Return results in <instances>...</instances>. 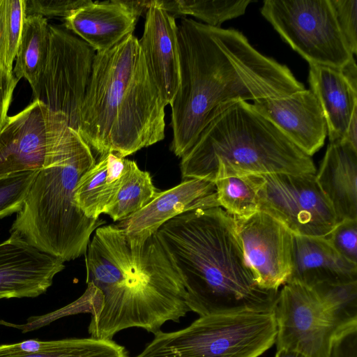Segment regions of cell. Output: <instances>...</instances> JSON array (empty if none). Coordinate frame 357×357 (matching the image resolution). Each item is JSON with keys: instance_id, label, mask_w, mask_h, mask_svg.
<instances>
[{"instance_id": "44dd1931", "label": "cell", "mask_w": 357, "mask_h": 357, "mask_svg": "<svg viewBox=\"0 0 357 357\" xmlns=\"http://www.w3.org/2000/svg\"><path fill=\"white\" fill-rule=\"evenodd\" d=\"M315 176L337 222L357 220V148L329 142Z\"/></svg>"}, {"instance_id": "ffe728a7", "label": "cell", "mask_w": 357, "mask_h": 357, "mask_svg": "<svg viewBox=\"0 0 357 357\" xmlns=\"http://www.w3.org/2000/svg\"><path fill=\"white\" fill-rule=\"evenodd\" d=\"M308 82L323 111L329 142H343L357 114V84L342 69L319 65H310Z\"/></svg>"}, {"instance_id": "e0dca14e", "label": "cell", "mask_w": 357, "mask_h": 357, "mask_svg": "<svg viewBox=\"0 0 357 357\" xmlns=\"http://www.w3.org/2000/svg\"><path fill=\"white\" fill-rule=\"evenodd\" d=\"M139 45L151 79L165 105H170L179 85L177 24L174 16L153 1L146 12Z\"/></svg>"}, {"instance_id": "30bf717a", "label": "cell", "mask_w": 357, "mask_h": 357, "mask_svg": "<svg viewBox=\"0 0 357 357\" xmlns=\"http://www.w3.org/2000/svg\"><path fill=\"white\" fill-rule=\"evenodd\" d=\"M261 175L259 211L278 220L293 234L326 237L335 227V213L315 174Z\"/></svg>"}, {"instance_id": "4fadbf2b", "label": "cell", "mask_w": 357, "mask_h": 357, "mask_svg": "<svg viewBox=\"0 0 357 357\" xmlns=\"http://www.w3.org/2000/svg\"><path fill=\"white\" fill-rule=\"evenodd\" d=\"M245 258L258 285L279 290L291 271L293 234L281 222L258 211L234 218Z\"/></svg>"}, {"instance_id": "5bb4252c", "label": "cell", "mask_w": 357, "mask_h": 357, "mask_svg": "<svg viewBox=\"0 0 357 357\" xmlns=\"http://www.w3.org/2000/svg\"><path fill=\"white\" fill-rule=\"evenodd\" d=\"M64 268L61 259L10 234L0 243V299L37 297L47 291Z\"/></svg>"}, {"instance_id": "277c9868", "label": "cell", "mask_w": 357, "mask_h": 357, "mask_svg": "<svg viewBox=\"0 0 357 357\" xmlns=\"http://www.w3.org/2000/svg\"><path fill=\"white\" fill-rule=\"evenodd\" d=\"M165 106L130 34L95 54L77 132L100 155L126 158L164 139Z\"/></svg>"}, {"instance_id": "9a60e30c", "label": "cell", "mask_w": 357, "mask_h": 357, "mask_svg": "<svg viewBox=\"0 0 357 357\" xmlns=\"http://www.w3.org/2000/svg\"><path fill=\"white\" fill-rule=\"evenodd\" d=\"M252 105L308 156L324 145L327 135L325 117L311 90L257 100Z\"/></svg>"}, {"instance_id": "836d02e7", "label": "cell", "mask_w": 357, "mask_h": 357, "mask_svg": "<svg viewBox=\"0 0 357 357\" xmlns=\"http://www.w3.org/2000/svg\"><path fill=\"white\" fill-rule=\"evenodd\" d=\"M90 0H26L25 13L43 17L69 16L75 10L89 3Z\"/></svg>"}, {"instance_id": "7a4b0ae2", "label": "cell", "mask_w": 357, "mask_h": 357, "mask_svg": "<svg viewBox=\"0 0 357 357\" xmlns=\"http://www.w3.org/2000/svg\"><path fill=\"white\" fill-rule=\"evenodd\" d=\"M85 255L86 283L102 294L100 310L91 316V337L112 340L129 328L155 334L190 311L183 281L156 234L131 238L119 226H100Z\"/></svg>"}, {"instance_id": "52a82bcc", "label": "cell", "mask_w": 357, "mask_h": 357, "mask_svg": "<svg viewBox=\"0 0 357 357\" xmlns=\"http://www.w3.org/2000/svg\"><path fill=\"white\" fill-rule=\"evenodd\" d=\"M276 335L275 312L209 314L179 331H159L134 357H258Z\"/></svg>"}, {"instance_id": "9c48e42d", "label": "cell", "mask_w": 357, "mask_h": 357, "mask_svg": "<svg viewBox=\"0 0 357 357\" xmlns=\"http://www.w3.org/2000/svg\"><path fill=\"white\" fill-rule=\"evenodd\" d=\"M49 30L47 59L31 89L33 100L63 116L77 132L96 52L66 29L50 24Z\"/></svg>"}, {"instance_id": "6da1fadb", "label": "cell", "mask_w": 357, "mask_h": 357, "mask_svg": "<svg viewBox=\"0 0 357 357\" xmlns=\"http://www.w3.org/2000/svg\"><path fill=\"white\" fill-rule=\"evenodd\" d=\"M177 37L179 85L170 106L171 150L178 157L191 149L222 105L305 89L287 66L261 54L236 29L183 17Z\"/></svg>"}, {"instance_id": "8992f818", "label": "cell", "mask_w": 357, "mask_h": 357, "mask_svg": "<svg viewBox=\"0 0 357 357\" xmlns=\"http://www.w3.org/2000/svg\"><path fill=\"white\" fill-rule=\"evenodd\" d=\"M183 179L227 176L316 174L311 157L245 100L220 107L181 158Z\"/></svg>"}, {"instance_id": "603a6c76", "label": "cell", "mask_w": 357, "mask_h": 357, "mask_svg": "<svg viewBox=\"0 0 357 357\" xmlns=\"http://www.w3.org/2000/svg\"><path fill=\"white\" fill-rule=\"evenodd\" d=\"M50 24L37 14L26 15L13 74L17 82L26 79L31 89L45 63L50 43Z\"/></svg>"}, {"instance_id": "484cf974", "label": "cell", "mask_w": 357, "mask_h": 357, "mask_svg": "<svg viewBox=\"0 0 357 357\" xmlns=\"http://www.w3.org/2000/svg\"><path fill=\"white\" fill-rule=\"evenodd\" d=\"M154 3L175 17L191 15L205 24L220 27L227 20L243 15L251 0H156Z\"/></svg>"}, {"instance_id": "d6986e66", "label": "cell", "mask_w": 357, "mask_h": 357, "mask_svg": "<svg viewBox=\"0 0 357 357\" xmlns=\"http://www.w3.org/2000/svg\"><path fill=\"white\" fill-rule=\"evenodd\" d=\"M357 281V264L340 256L326 237L293 234L291 271L287 282L310 287Z\"/></svg>"}, {"instance_id": "3957f363", "label": "cell", "mask_w": 357, "mask_h": 357, "mask_svg": "<svg viewBox=\"0 0 357 357\" xmlns=\"http://www.w3.org/2000/svg\"><path fill=\"white\" fill-rule=\"evenodd\" d=\"M155 234L183 281L190 311L199 317L275 312L280 291L258 285L234 219L222 208L183 213Z\"/></svg>"}, {"instance_id": "7c38bea8", "label": "cell", "mask_w": 357, "mask_h": 357, "mask_svg": "<svg viewBox=\"0 0 357 357\" xmlns=\"http://www.w3.org/2000/svg\"><path fill=\"white\" fill-rule=\"evenodd\" d=\"M70 128L63 116L37 100L8 116L0 130V177L40 170L50 149Z\"/></svg>"}, {"instance_id": "4316f807", "label": "cell", "mask_w": 357, "mask_h": 357, "mask_svg": "<svg viewBox=\"0 0 357 357\" xmlns=\"http://www.w3.org/2000/svg\"><path fill=\"white\" fill-rule=\"evenodd\" d=\"M338 330L357 324V281L321 284L312 287Z\"/></svg>"}, {"instance_id": "4dcf8cb0", "label": "cell", "mask_w": 357, "mask_h": 357, "mask_svg": "<svg viewBox=\"0 0 357 357\" xmlns=\"http://www.w3.org/2000/svg\"><path fill=\"white\" fill-rule=\"evenodd\" d=\"M38 172H20L0 177V218L22 209Z\"/></svg>"}, {"instance_id": "ac0fdd59", "label": "cell", "mask_w": 357, "mask_h": 357, "mask_svg": "<svg viewBox=\"0 0 357 357\" xmlns=\"http://www.w3.org/2000/svg\"><path fill=\"white\" fill-rule=\"evenodd\" d=\"M218 206L215 183L202 178L185 179L169 190L158 192L143 208L119 227L131 238L146 239L173 218L198 208Z\"/></svg>"}, {"instance_id": "8fae6325", "label": "cell", "mask_w": 357, "mask_h": 357, "mask_svg": "<svg viewBox=\"0 0 357 357\" xmlns=\"http://www.w3.org/2000/svg\"><path fill=\"white\" fill-rule=\"evenodd\" d=\"M275 316L278 350L294 351L305 357H330L338 330L312 287L285 283L279 291Z\"/></svg>"}, {"instance_id": "d4e9b609", "label": "cell", "mask_w": 357, "mask_h": 357, "mask_svg": "<svg viewBox=\"0 0 357 357\" xmlns=\"http://www.w3.org/2000/svg\"><path fill=\"white\" fill-rule=\"evenodd\" d=\"M158 192L150 174L140 169L132 160L114 202L105 214L114 221H123L146 206Z\"/></svg>"}, {"instance_id": "f546056e", "label": "cell", "mask_w": 357, "mask_h": 357, "mask_svg": "<svg viewBox=\"0 0 357 357\" xmlns=\"http://www.w3.org/2000/svg\"><path fill=\"white\" fill-rule=\"evenodd\" d=\"M101 304L102 294L100 290L93 284L87 283V287L82 296L63 308L40 317H30L26 323L22 324H13L3 320H0V324L26 333L44 326L64 316L82 312H88L93 315L100 310Z\"/></svg>"}, {"instance_id": "8d00e7d4", "label": "cell", "mask_w": 357, "mask_h": 357, "mask_svg": "<svg viewBox=\"0 0 357 357\" xmlns=\"http://www.w3.org/2000/svg\"><path fill=\"white\" fill-rule=\"evenodd\" d=\"M275 357H305L304 355L294 351L278 349Z\"/></svg>"}, {"instance_id": "d6a6232c", "label": "cell", "mask_w": 357, "mask_h": 357, "mask_svg": "<svg viewBox=\"0 0 357 357\" xmlns=\"http://www.w3.org/2000/svg\"><path fill=\"white\" fill-rule=\"evenodd\" d=\"M326 238L340 256L357 264V220L337 222Z\"/></svg>"}, {"instance_id": "7402d4cb", "label": "cell", "mask_w": 357, "mask_h": 357, "mask_svg": "<svg viewBox=\"0 0 357 357\" xmlns=\"http://www.w3.org/2000/svg\"><path fill=\"white\" fill-rule=\"evenodd\" d=\"M132 160L114 153L100 156L79 179L75 192L79 209L88 218L99 219L114 202Z\"/></svg>"}, {"instance_id": "d590c367", "label": "cell", "mask_w": 357, "mask_h": 357, "mask_svg": "<svg viewBox=\"0 0 357 357\" xmlns=\"http://www.w3.org/2000/svg\"><path fill=\"white\" fill-rule=\"evenodd\" d=\"M17 83L13 73L8 72L0 64V130L8 116V109Z\"/></svg>"}, {"instance_id": "1f68e13d", "label": "cell", "mask_w": 357, "mask_h": 357, "mask_svg": "<svg viewBox=\"0 0 357 357\" xmlns=\"http://www.w3.org/2000/svg\"><path fill=\"white\" fill-rule=\"evenodd\" d=\"M335 18L350 52L357 53V0H330Z\"/></svg>"}, {"instance_id": "2e32d148", "label": "cell", "mask_w": 357, "mask_h": 357, "mask_svg": "<svg viewBox=\"0 0 357 357\" xmlns=\"http://www.w3.org/2000/svg\"><path fill=\"white\" fill-rule=\"evenodd\" d=\"M150 1H91L63 18V25L95 52H105L132 34L138 17L146 12Z\"/></svg>"}, {"instance_id": "e575fe53", "label": "cell", "mask_w": 357, "mask_h": 357, "mask_svg": "<svg viewBox=\"0 0 357 357\" xmlns=\"http://www.w3.org/2000/svg\"><path fill=\"white\" fill-rule=\"evenodd\" d=\"M330 357H357V324L347 326L335 334Z\"/></svg>"}, {"instance_id": "f1b7e54d", "label": "cell", "mask_w": 357, "mask_h": 357, "mask_svg": "<svg viewBox=\"0 0 357 357\" xmlns=\"http://www.w3.org/2000/svg\"><path fill=\"white\" fill-rule=\"evenodd\" d=\"M17 357H128L125 348L113 340L89 338L57 340L47 352Z\"/></svg>"}, {"instance_id": "ba28073f", "label": "cell", "mask_w": 357, "mask_h": 357, "mask_svg": "<svg viewBox=\"0 0 357 357\" xmlns=\"http://www.w3.org/2000/svg\"><path fill=\"white\" fill-rule=\"evenodd\" d=\"M260 12L309 65L342 69L354 59L330 0H266Z\"/></svg>"}, {"instance_id": "83f0119b", "label": "cell", "mask_w": 357, "mask_h": 357, "mask_svg": "<svg viewBox=\"0 0 357 357\" xmlns=\"http://www.w3.org/2000/svg\"><path fill=\"white\" fill-rule=\"evenodd\" d=\"M26 0H0V64L13 73L24 23Z\"/></svg>"}, {"instance_id": "5b68a950", "label": "cell", "mask_w": 357, "mask_h": 357, "mask_svg": "<svg viewBox=\"0 0 357 357\" xmlns=\"http://www.w3.org/2000/svg\"><path fill=\"white\" fill-rule=\"evenodd\" d=\"M96 162L90 146L70 128L49 151L10 234L64 262L84 255L93 232L105 221L85 216L75 192L81 177Z\"/></svg>"}, {"instance_id": "cb8c5ba5", "label": "cell", "mask_w": 357, "mask_h": 357, "mask_svg": "<svg viewBox=\"0 0 357 357\" xmlns=\"http://www.w3.org/2000/svg\"><path fill=\"white\" fill-rule=\"evenodd\" d=\"M214 183L218 206L234 218H246L259 211L261 174L227 176Z\"/></svg>"}]
</instances>
